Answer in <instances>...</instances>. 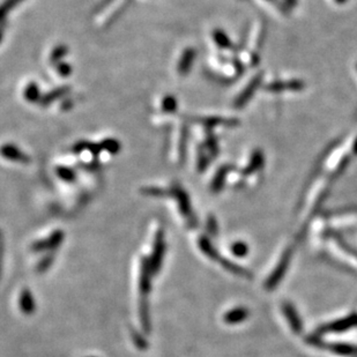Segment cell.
<instances>
[{
	"mask_svg": "<svg viewBox=\"0 0 357 357\" xmlns=\"http://www.w3.org/2000/svg\"><path fill=\"white\" fill-rule=\"evenodd\" d=\"M0 153H2V155L4 157H6V159L12 160V161H24L26 160V156H24L18 148H15L14 146H11V145H6V146H4L2 149H0Z\"/></svg>",
	"mask_w": 357,
	"mask_h": 357,
	"instance_id": "obj_1",
	"label": "cell"
},
{
	"mask_svg": "<svg viewBox=\"0 0 357 357\" xmlns=\"http://www.w3.org/2000/svg\"><path fill=\"white\" fill-rule=\"evenodd\" d=\"M246 317V312L244 310H237L235 311V312H232L231 314H229V317H228V320L230 322H238L242 320Z\"/></svg>",
	"mask_w": 357,
	"mask_h": 357,
	"instance_id": "obj_2",
	"label": "cell"
},
{
	"mask_svg": "<svg viewBox=\"0 0 357 357\" xmlns=\"http://www.w3.org/2000/svg\"><path fill=\"white\" fill-rule=\"evenodd\" d=\"M235 251L239 253V255H244L246 252V247L243 245V244H238V245L235 246Z\"/></svg>",
	"mask_w": 357,
	"mask_h": 357,
	"instance_id": "obj_3",
	"label": "cell"
}]
</instances>
